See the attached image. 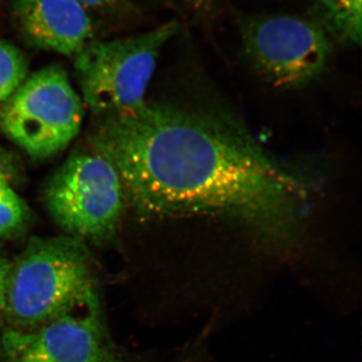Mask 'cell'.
<instances>
[{"instance_id": "1", "label": "cell", "mask_w": 362, "mask_h": 362, "mask_svg": "<svg viewBox=\"0 0 362 362\" xmlns=\"http://www.w3.org/2000/svg\"><path fill=\"white\" fill-rule=\"evenodd\" d=\"M89 144L113 164L143 220L225 218L273 252L301 237L308 182L223 117L146 102L97 117Z\"/></svg>"}, {"instance_id": "2", "label": "cell", "mask_w": 362, "mask_h": 362, "mask_svg": "<svg viewBox=\"0 0 362 362\" xmlns=\"http://www.w3.org/2000/svg\"><path fill=\"white\" fill-rule=\"evenodd\" d=\"M98 294L92 257L70 235L33 238L11 261L4 320L7 328L30 330Z\"/></svg>"}, {"instance_id": "3", "label": "cell", "mask_w": 362, "mask_h": 362, "mask_svg": "<svg viewBox=\"0 0 362 362\" xmlns=\"http://www.w3.org/2000/svg\"><path fill=\"white\" fill-rule=\"evenodd\" d=\"M178 30V21H170L140 35L90 40L74 57L84 106L101 117L135 110L146 103L159 54Z\"/></svg>"}, {"instance_id": "4", "label": "cell", "mask_w": 362, "mask_h": 362, "mask_svg": "<svg viewBox=\"0 0 362 362\" xmlns=\"http://www.w3.org/2000/svg\"><path fill=\"white\" fill-rule=\"evenodd\" d=\"M45 195L52 218L65 235L94 244L115 235L127 206L116 168L90 144L66 159Z\"/></svg>"}, {"instance_id": "5", "label": "cell", "mask_w": 362, "mask_h": 362, "mask_svg": "<svg viewBox=\"0 0 362 362\" xmlns=\"http://www.w3.org/2000/svg\"><path fill=\"white\" fill-rule=\"evenodd\" d=\"M84 116L82 98L68 74L59 66H45L0 107V130L28 156L47 158L77 137Z\"/></svg>"}, {"instance_id": "6", "label": "cell", "mask_w": 362, "mask_h": 362, "mask_svg": "<svg viewBox=\"0 0 362 362\" xmlns=\"http://www.w3.org/2000/svg\"><path fill=\"white\" fill-rule=\"evenodd\" d=\"M247 61L270 84L282 89L308 85L325 71L334 40L311 16L259 14L240 21Z\"/></svg>"}, {"instance_id": "7", "label": "cell", "mask_w": 362, "mask_h": 362, "mask_svg": "<svg viewBox=\"0 0 362 362\" xmlns=\"http://www.w3.org/2000/svg\"><path fill=\"white\" fill-rule=\"evenodd\" d=\"M6 362H123L105 327L98 294L30 330L7 328Z\"/></svg>"}, {"instance_id": "8", "label": "cell", "mask_w": 362, "mask_h": 362, "mask_svg": "<svg viewBox=\"0 0 362 362\" xmlns=\"http://www.w3.org/2000/svg\"><path fill=\"white\" fill-rule=\"evenodd\" d=\"M13 9L26 40L40 49L74 58L94 35L88 9L77 0H14Z\"/></svg>"}, {"instance_id": "9", "label": "cell", "mask_w": 362, "mask_h": 362, "mask_svg": "<svg viewBox=\"0 0 362 362\" xmlns=\"http://www.w3.org/2000/svg\"><path fill=\"white\" fill-rule=\"evenodd\" d=\"M312 16L335 44L356 47L361 42V0H311Z\"/></svg>"}, {"instance_id": "10", "label": "cell", "mask_w": 362, "mask_h": 362, "mask_svg": "<svg viewBox=\"0 0 362 362\" xmlns=\"http://www.w3.org/2000/svg\"><path fill=\"white\" fill-rule=\"evenodd\" d=\"M28 73L23 52L11 42L0 40V107L23 84Z\"/></svg>"}, {"instance_id": "11", "label": "cell", "mask_w": 362, "mask_h": 362, "mask_svg": "<svg viewBox=\"0 0 362 362\" xmlns=\"http://www.w3.org/2000/svg\"><path fill=\"white\" fill-rule=\"evenodd\" d=\"M28 220V207L16 192L11 189L0 197V238L16 237Z\"/></svg>"}, {"instance_id": "12", "label": "cell", "mask_w": 362, "mask_h": 362, "mask_svg": "<svg viewBox=\"0 0 362 362\" xmlns=\"http://www.w3.org/2000/svg\"><path fill=\"white\" fill-rule=\"evenodd\" d=\"M11 263V259L7 258L0 249V324L4 320V310H6L7 279H8Z\"/></svg>"}, {"instance_id": "13", "label": "cell", "mask_w": 362, "mask_h": 362, "mask_svg": "<svg viewBox=\"0 0 362 362\" xmlns=\"http://www.w3.org/2000/svg\"><path fill=\"white\" fill-rule=\"evenodd\" d=\"M194 16L199 18L209 16L213 11L216 0H181Z\"/></svg>"}, {"instance_id": "14", "label": "cell", "mask_w": 362, "mask_h": 362, "mask_svg": "<svg viewBox=\"0 0 362 362\" xmlns=\"http://www.w3.org/2000/svg\"><path fill=\"white\" fill-rule=\"evenodd\" d=\"M86 8H110L120 4L121 0H77Z\"/></svg>"}, {"instance_id": "15", "label": "cell", "mask_w": 362, "mask_h": 362, "mask_svg": "<svg viewBox=\"0 0 362 362\" xmlns=\"http://www.w3.org/2000/svg\"><path fill=\"white\" fill-rule=\"evenodd\" d=\"M11 189H13V188L9 187L8 183L6 182V178L0 173V197L6 194V192H8Z\"/></svg>"}]
</instances>
